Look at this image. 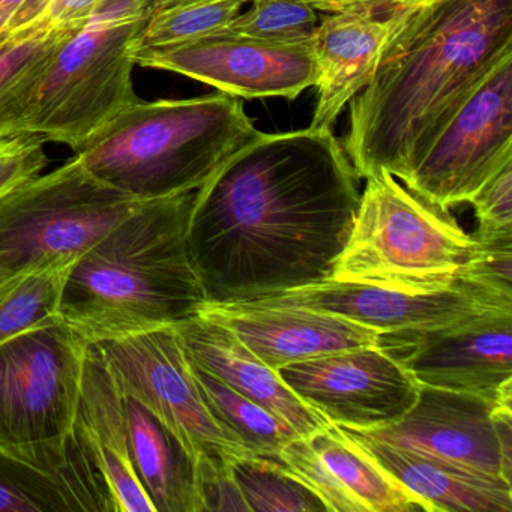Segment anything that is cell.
Returning a JSON list of instances; mask_svg holds the SVG:
<instances>
[{"mask_svg": "<svg viewBox=\"0 0 512 512\" xmlns=\"http://www.w3.org/2000/svg\"><path fill=\"white\" fill-rule=\"evenodd\" d=\"M190 361V359H188ZM212 415L247 457L280 461V452L299 434L283 419L190 362Z\"/></svg>", "mask_w": 512, "mask_h": 512, "instance_id": "cb8c5ba5", "label": "cell"}, {"mask_svg": "<svg viewBox=\"0 0 512 512\" xmlns=\"http://www.w3.org/2000/svg\"><path fill=\"white\" fill-rule=\"evenodd\" d=\"M251 0H188L155 8L143 31L142 47H169L226 31Z\"/></svg>", "mask_w": 512, "mask_h": 512, "instance_id": "83f0119b", "label": "cell"}, {"mask_svg": "<svg viewBox=\"0 0 512 512\" xmlns=\"http://www.w3.org/2000/svg\"><path fill=\"white\" fill-rule=\"evenodd\" d=\"M71 32H43L0 46V139L25 134L23 119L35 85L53 50Z\"/></svg>", "mask_w": 512, "mask_h": 512, "instance_id": "d4e9b609", "label": "cell"}, {"mask_svg": "<svg viewBox=\"0 0 512 512\" xmlns=\"http://www.w3.org/2000/svg\"><path fill=\"white\" fill-rule=\"evenodd\" d=\"M175 328L190 362L286 421L299 436L332 424L220 323L197 314Z\"/></svg>", "mask_w": 512, "mask_h": 512, "instance_id": "ffe728a7", "label": "cell"}, {"mask_svg": "<svg viewBox=\"0 0 512 512\" xmlns=\"http://www.w3.org/2000/svg\"><path fill=\"white\" fill-rule=\"evenodd\" d=\"M46 143L35 134L0 139V197L44 173L49 164Z\"/></svg>", "mask_w": 512, "mask_h": 512, "instance_id": "1f68e13d", "label": "cell"}, {"mask_svg": "<svg viewBox=\"0 0 512 512\" xmlns=\"http://www.w3.org/2000/svg\"><path fill=\"white\" fill-rule=\"evenodd\" d=\"M232 472L250 512H328L325 503L278 461L236 458Z\"/></svg>", "mask_w": 512, "mask_h": 512, "instance_id": "4316f807", "label": "cell"}, {"mask_svg": "<svg viewBox=\"0 0 512 512\" xmlns=\"http://www.w3.org/2000/svg\"><path fill=\"white\" fill-rule=\"evenodd\" d=\"M277 373L311 409L332 424L356 431L400 421L418 400L421 388L377 344L293 362Z\"/></svg>", "mask_w": 512, "mask_h": 512, "instance_id": "8fae6325", "label": "cell"}, {"mask_svg": "<svg viewBox=\"0 0 512 512\" xmlns=\"http://www.w3.org/2000/svg\"><path fill=\"white\" fill-rule=\"evenodd\" d=\"M512 52V0L407 7L371 82L350 101L344 151L359 178L403 182L479 80Z\"/></svg>", "mask_w": 512, "mask_h": 512, "instance_id": "7a4b0ae2", "label": "cell"}, {"mask_svg": "<svg viewBox=\"0 0 512 512\" xmlns=\"http://www.w3.org/2000/svg\"><path fill=\"white\" fill-rule=\"evenodd\" d=\"M94 346L122 394L143 404L194 463L200 457H247L212 415L175 325Z\"/></svg>", "mask_w": 512, "mask_h": 512, "instance_id": "30bf717a", "label": "cell"}, {"mask_svg": "<svg viewBox=\"0 0 512 512\" xmlns=\"http://www.w3.org/2000/svg\"><path fill=\"white\" fill-rule=\"evenodd\" d=\"M136 64L170 71L244 100H295L316 80L313 43L274 44L220 32L169 47L137 49Z\"/></svg>", "mask_w": 512, "mask_h": 512, "instance_id": "7c38bea8", "label": "cell"}, {"mask_svg": "<svg viewBox=\"0 0 512 512\" xmlns=\"http://www.w3.org/2000/svg\"><path fill=\"white\" fill-rule=\"evenodd\" d=\"M196 194L148 200L76 260L59 319L89 346L200 313L206 298L187 247Z\"/></svg>", "mask_w": 512, "mask_h": 512, "instance_id": "3957f363", "label": "cell"}, {"mask_svg": "<svg viewBox=\"0 0 512 512\" xmlns=\"http://www.w3.org/2000/svg\"><path fill=\"white\" fill-rule=\"evenodd\" d=\"M403 5L359 4L319 20L313 38L316 104L311 130H329L344 107L371 82Z\"/></svg>", "mask_w": 512, "mask_h": 512, "instance_id": "e0dca14e", "label": "cell"}, {"mask_svg": "<svg viewBox=\"0 0 512 512\" xmlns=\"http://www.w3.org/2000/svg\"><path fill=\"white\" fill-rule=\"evenodd\" d=\"M494 407L478 395L421 385L418 400L400 421L361 433L511 482L512 466L503 458Z\"/></svg>", "mask_w": 512, "mask_h": 512, "instance_id": "2e32d148", "label": "cell"}, {"mask_svg": "<svg viewBox=\"0 0 512 512\" xmlns=\"http://www.w3.org/2000/svg\"><path fill=\"white\" fill-rule=\"evenodd\" d=\"M148 200L121 193L76 157L0 197V287L80 257Z\"/></svg>", "mask_w": 512, "mask_h": 512, "instance_id": "52a82bcc", "label": "cell"}, {"mask_svg": "<svg viewBox=\"0 0 512 512\" xmlns=\"http://www.w3.org/2000/svg\"><path fill=\"white\" fill-rule=\"evenodd\" d=\"M89 344L62 320L0 344V446L37 449L73 437Z\"/></svg>", "mask_w": 512, "mask_h": 512, "instance_id": "ba28073f", "label": "cell"}, {"mask_svg": "<svg viewBox=\"0 0 512 512\" xmlns=\"http://www.w3.org/2000/svg\"><path fill=\"white\" fill-rule=\"evenodd\" d=\"M478 236L512 235V163L488 179L470 200Z\"/></svg>", "mask_w": 512, "mask_h": 512, "instance_id": "d6a6232c", "label": "cell"}, {"mask_svg": "<svg viewBox=\"0 0 512 512\" xmlns=\"http://www.w3.org/2000/svg\"><path fill=\"white\" fill-rule=\"evenodd\" d=\"M20 277H22V275H20ZM17 278H19V277H17ZM17 278H14L13 281H10V283L5 284V286L0 287V296L4 295V293L7 292L8 287H10L11 284H13L14 281L17 280Z\"/></svg>", "mask_w": 512, "mask_h": 512, "instance_id": "74e56055", "label": "cell"}, {"mask_svg": "<svg viewBox=\"0 0 512 512\" xmlns=\"http://www.w3.org/2000/svg\"><path fill=\"white\" fill-rule=\"evenodd\" d=\"M512 163V52L503 55L430 140L409 176L413 193L443 209L469 203Z\"/></svg>", "mask_w": 512, "mask_h": 512, "instance_id": "9c48e42d", "label": "cell"}, {"mask_svg": "<svg viewBox=\"0 0 512 512\" xmlns=\"http://www.w3.org/2000/svg\"><path fill=\"white\" fill-rule=\"evenodd\" d=\"M103 491L74 436L28 451L0 446V512H104Z\"/></svg>", "mask_w": 512, "mask_h": 512, "instance_id": "44dd1931", "label": "cell"}, {"mask_svg": "<svg viewBox=\"0 0 512 512\" xmlns=\"http://www.w3.org/2000/svg\"><path fill=\"white\" fill-rule=\"evenodd\" d=\"M260 134L241 100L224 92L137 100L74 157L103 184L139 200H157L199 190Z\"/></svg>", "mask_w": 512, "mask_h": 512, "instance_id": "277c9868", "label": "cell"}, {"mask_svg": "<svg viewBox=\"0 0 512 512\" xmlns=\"http://www.w3.org/2000/svg\"><path fill=\"white\" fill-rule=\"evenodd\" d=\"M377 346L419 385L512 404V313L490 311L469 322L416 334L379 335Z\"/></svg>", "mask_w": 512, "mask_h": 512, "instance_id": "4fadbf2b", "label": "cell"}, {"mask_svg": "<svg viewBox=\"0 0 512 512\" xmlns=\"http://www.w3.org/2000/svg\"><path fill=\"white\" fill-rule=\"evenodd\" d=\"M73 433L100 482L107 512H155L131 458L124 395L95 346L86 352Z\"/></svg>", "mask_w": 512, "mask_h": 512, "instance_id": "d6986e66", "label": "cell"}, {"mask_svg": "<svg viewBox=\"0 0 512 512\" xmlns=\"http://www.w3.org/2000/svg\"><path fill=\"white\" fill-rule=\"evenodd\" d=\"M341 428L398 484L418 497L427 512H512V484L500 476Z\"/></svg>", "mask_w": 512, "mask_h": 512, "instance_id": "7402d4cb", "label": "cell"}, {"mask_svg": "<svg viewBox=\"0 0 512 512\" xmlns=\"http://www.w3.org/2000/svg\"><path fill=\"white\" fill-rule=\"evenodd\" d=\"M104 0H52L31 35L53 31H76L91 19Z\"/></svg>", "mask_w": 512, "mask_h": 512, "instance_id": "836d02e7", "label": "cell"}, {"mask_svg": "<svg viewBox=\"0 0 512 512\" xmlns=\"http://www.w3.org/2000/svg\"><path fill=\"white\" fill-rule=\"evenodd\" d=\"M155 8L170 7V5L182 4V2H188V0H154Z\"/></svg>", "mask_w": 512, "mask_h": 512, "instance_id": "8d00e7d4", "label": "cell"}, {"mask_svg": "<svg viewBox=\"0 0 512 512\" xmlns=\"http://www.w3.org/2000/svg\"><path fill=\"white\" fill-rule=\"evenodd\" d=\"M23 4L25 0H0V46L5 43L8 28Z\"/></svg>", "mask_w": 512, "mask_h": 512, "instance_id": "d590c367", "label": "cell"}, {"mask_svg": "<svg viewBox=\"0 0 512 512\" xmlns=\"http://www.w3.org/2000/svg\"><path fill=\"white\" fill-rule=\"evenodd\" d=\"M473 250L475 239L449 209L380 170L367 178L349 241L329 280L428 295L460 286Z\"/></svg>", "mask_w": 512, "mask_h": 512, "instance_id": "8992f818", "label": "cell"}, {"mask_svg": "<svg viewBox=\"0 0 512 512\" xmlns=\"http://www.w3.org/2000/svg\"><path fill=\"white\" fill-rule=\"evenodd\" d=\"M359 176L329 130L262 133L197 190L191 265L206 304L329 280L358 211Z\"/></svg>", "mask_w": 512, "mask_h": 512, "instance_id": "6da1fadb", "label": "cell"}, {"mask_svg": "<svg viewBox=\"0 0 512 512\" xmlns=\"http://www.w3.org/2000/svg\"><path fill=\"white\" fill-rule=\"evenodd\" d=\"M79 257H68L17 278L0 296V344L59 319L62 290Z\"/></svg>", "mask_w": 512, "mask_h": 512, "instance_id": "484cf974", "label": "cell"}, {"mask_svg": "<svg viewBox=\"0 0 512 512\" xmlns=\"http://www.w3.org/2000/svg\"><path fill=\"white\" fill-rule=\"evenodd\" d=\"M458 284L512 308V235L478 236Z\"/></svg>", "mask_w": 512, "mask_h": 512, "instance_id": "f546056e", "label": "cell"}, {"mask_svg": "<svg viewBox=\"0 0 512 512\" xmlns=\"http://www.w3.org/2000/svg\"><path fill=\"white\" fill-rule=\"evenodd\" d=\"M278 463L304 482L328 512H427L418 497L335 424L287 443Z\"/></svg>", "mask_w": 512, "mask_h": 512, "instance_id": "9a60e30c", "label": "cell"}, {"mask_svg": "<svg viewBox=\"0 0 512 512\" xmlns=\"http://www.w3.org/2000/svg\"><path fill=\"white\" fill-rule=\"evenodd\" d=\"M124 407L134 469L155 512H197L193 458L139 401L124 395Z\"/></svg>", "mask_w": 512, "mask_h": 512, "instance_id": "603a6c76", "label": "cell"}, {"mask_svg": "<svg viewBox=\"0 0 512 512\" xmlns=\"http://www.w3.org/2000/svg\"><path fill=\"white\" fill-rule=\"evenodd\" d=\"M304 4L310 5L314 10L325 11V13H335V11L346 10L359 4H386L403 5V7H416L424 4L427 0H302Z\"/></svg>", "mask_w": 512, "mask_h": 512, "instance_id": "e575fe53", "label": "cell"}, {"mask_svg": "<svg viewBox=\"0 0 512 512\" xmlns=\"http://www.w3.org/2000/svg\"><path fill=\"white\" fill-rule=\"evenodd\" d=\"M154 0H104L53 50L23 119V133L73 151L136 103L137 49Z\"/></svg>", "mask_w": 512, "mask_h": 512, "instance_id": "5b68a950", "label": "cell"}, {"mask_svg": "<svg viewBox=\"0 0 512 512\" xmlns=\"http://www.w3.org/2000/svg\"><path fill=\"white\" fill-rule=\"evenodd\" d=\"M196 467L197 512H250L226 458L200 457Z\"/></svg>", "mask_w": 512, "mask_h": 512, "instance_id": "4dcf8cb0", "label": "cell"}, {"mask_svg": "<svg viewBox=\"0 0 512 512\" xmlns=\"http://www.w3.org/2000/svg\"><path fill=\"white\" fill-rule=\"evenodd\" d=\"M226 32L274 44H311L319 25L316 10L302 0H251Z\"/></svg>", "mask_w": 512, "mask_h": 512, "instance_id": "f1b7e54d", "label": "cell"}, {"mask_svg": "<svg viewBox=\"0 0 512 512\" xmlns=\"http://www.w3.org/2000/svg\"><path fill=\"white\" fill-rule=\"evenodd\" d=\"M257 304L290 305L344 317L379 335L416 334L469 322L490 311L512 313L481 293L458 286L428 295H409L370 284L325 280L287 290Z\"/></svg>", "mask_w": 512, "mask_h": 512, "instance_id": "5bb4252c", "label": "cell"}, {"mask_svg": "<svg viewBox=\"0 0 512 512\" xmlns=\"http://www.w3.org/2000/svg\"><path fill=\"white\" fill-rule=\"evenodd\" d=\"M236 335L274 371L293 362L376 346L379 334L344 317L290 305L205 304L200 313Z\"/></svg>", "mask_w": 512, "mask_h": 512, "instance_id": "ac0fdd59", "label": "cell"}]
</instances>
